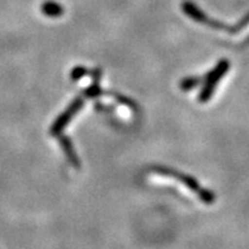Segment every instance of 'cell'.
I'll return each instance as SVG.
<instances>
[{"label": "cell", "mask_w": 249, "mask_h": 249, "mask_svg": "<svg viewBox=\"0 0 249 249\" xmlns=\"http://www.w3.org/2000/svg\"><path fill=\"white\" fill-rule=\"evenodd\" d=\"M155 173H160L163 174V176H169V177H173V178H177L178 180H180L182 183L186 184L190 190H192L194 192H196L198 196H201V198H202L203 202L206 203H213V195L211 194V192H209V191L203 190L202 187L200 186V184L197 183L196 180H195V178L190 177V176H187V174H183L180 173V172H176V171H172V169H168V168H155L154 171Z\"/></svg>", "instance_id": "cell-1"}, {"label": "cell", "mask_w": 249, "mask_h": 249, "mask_svg": "<svg viewBox=\"0 0 249 249\" xmlns=\"http://www.w3.org/2000/svg\"><path fill=\"white\" fill-rule=\"evenodd\" d=\"M60 144H61L62 150H64V153L66 154V157H68V159H69L70 164H71L72 167H74V168L80 167V161H79V158H78V155H76L75 150L72 149V145H71V142H70L69 138H65V136H62V138L60 139Z\"/></svg>", "instance_id": "cell-4"}, {"label": "cell", "mask_w": 249, "mask_h": 249, "mask_svg": "<svg viewBox=\"0 0 249 249\" xmlns=\"http://www.w3.org/2000/svg\"><path fill=\"white\" fill-rule=\"evenodd\" d=\"M42 13L47 17H51V18H56V17L62 16L64 9H62V7L59 3L50 0V1L42 4Z\"/></svg>", "instance_id": "cell-5"}, {"label": "cell", "mask_w": 249, "mask_h": 249, "mask_svg": "<svg viewBox=\"0 0 249 249\" xmlns=\"http://www.w3.org/2000/svg\"><path fill=\"white\" fill-rule=\"evenodd\" d=\"M94 82L88 89L84 90V95L88 97V98H97L99 95L102 94V89L99 87V76H101V71L99 70H94Z\"/></svg>", "instance_id": "cell-6"}, {"label": "cell", "mask_w": 249, "mask_h": 249, "mask_svg": "<svg viewBox=\"0 0 249 249\" xmlns=\"http://www.w3.org/2000/svg\"><path fill=\"white\" fill-rule=\"evenodd\" d=\"M202 82L200 78H186L180 82V89L187 92V90H192L196 88L200 83Z\"/></svg>", "instance_id": "cell-7"}, {"label": "cell", "mask_w": 249, "mask_h": 249, "mask_svg": "<svg viewBox=\"0 0 249 249\" xmlns=\"http://www.w3.org/2000/svg\"><path fill=\"white\" fill-rule=\"evenodd\" d=\"M228 69H229V62L225 61V60H223V61H220L217 64L216 68L207 75L206 80H205V87H203L200 95H198V101L205 103V102H207L211 98V95H213V90H215V87H216L217 82L228 71Z\"/></svg>", "instance_id": "cell-2"}, {"label": "cell", "mask_w": 249, "mask_h": 249, "mask_svg": "<svg viewBox=\"0 0 249 249\" xmlns=\"http://www.w3.org/2000/svg\"><path fill=\"white\" fill-rule=\"evenodd\" d=\"M83 106H84V101L82 98H76L75 101H72L71 105L69 106V108L66 109L65 112H62L61 115L57 117V120L53 122V127H51V135L57 136V135L61 134L62 128L65 127L66 124H69V121L76 112L82 109Z\"/></svg>", "instance_id": "cell-3"}, {"label": "cell", "mask_w": 249, "mask_h": 249, "mask_svg": "<svg viewBox=\"0 0 249 249\" xmlns=\"http://www.w3.org/2000/svg\"><path fill=\"white\" fill-rule=\"evenodd\" d=\"M86 74H88V70H87L86 68H83V66H76L75 69L71 71V79L74 82H76L79 79H82Z\"/></svg>", "instance_id": "cell-8"}]
</instances>
